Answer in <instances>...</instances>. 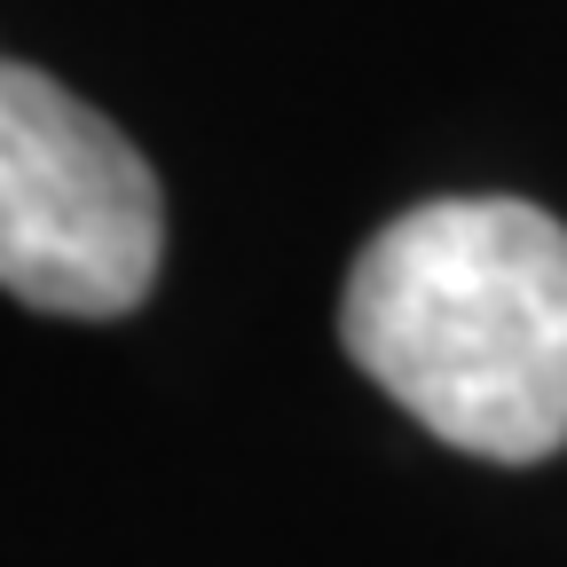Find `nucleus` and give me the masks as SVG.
<instances>
[{
  "mask_svg": "<svg viewBox=\"0 0 567 567\" xmlns=\"http://www.w3.org/2000/svg\"><path fill=\"white\" fill-rule=\"evenodd\" d=\"M347 354L425 434L536 465L567 450V229L520 197H434L347 276Z\"/></svg>",
  "mask_w": 567,
  "mask_h": 567,
  "instance_id": "obj_1",
  "label": "nucleus"
},
{
  "mask_svg": "<svg viewBox=\"0 0 567 567\" xmlns=\"http://www.w3.org/2000/svg\"><path fill=\"white\" fill-rule=\"evenodd\" d=\"M166 205L142 151L48 71L0 55V292L48 316L142 308Z\"/></svg>",
  "mask_w": 567,
  "mask_h": 567,
  "instance_id": "obj_2",
  "label": "nucleus"
}]
</instances>
